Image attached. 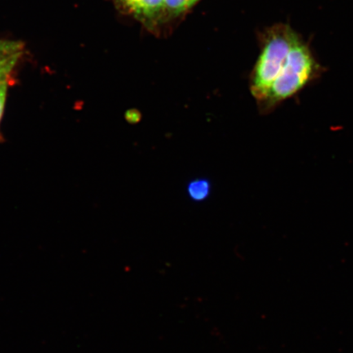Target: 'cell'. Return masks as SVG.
Segmentation results:
<instances>
[{
	"label": "cell",
	"mask_w": 353,
	"mask_h": 353,
	"mask_svg": "<svg viewBox=\"0 0 353 353\" xmlns=\"http://www.w3.org/2000/svg\"><path fill=\"white\" fill-rule=\"evenodd\" d=\"M8 74L0 73V81H4V79H8Z\"/></svg>",
	"instance_id": "cell-9"
},
{
	"label": "cell",
	"mask_w": 353,
	"mask_h": 353,
	"mask_svg": "<svg viewBox=\"0 0 353 353\" xmlns=\"http://www.w3.org/2000/svg\"><path fill=\"white\" fill-rule=\"evenodd\" d=\"M125 119L131 125H136L142 120V116L138 110H131L126 112Z\"/></svg>",
	"instance_id": "cell-8"
},
{
	"label": "cell",
	"mask_w": 353,
	"mask_h": 353,
	"mask_svg": "<svg viewBox=\"0 0 353 353\" xmlns=\"http://www.w3.org/2000/svg\"><path fill=\"white\" fill-rule=\"evenodd\" d=\"M212 184L208 179L198 178L190 181L187 186V193L194 202H204L210 196Z\"/></svg>",
	"instance_id": "cell-5"
},
{
	"label": "cell",
	"mask_w": 353,
	"mask_h": 353,
	"mask_svg": "<svg viewBox=\"0 0 353 353\" xmlns=\"http://www.w3.org/2000/svg\"><path fill=\"white\" fill-rule=\"evenodd\" d=\"M201 0H165L168 19H174L186 12Z\"/></svg>",
	"instance_id": "cell-6"
},
{
	"label": "cell",
	"mask_w": 353,
	"mask_h": 353,
	"mask_svg": "<svg viewBox=\"0 0 353 353\" xmlns=\"http://www.w3.org/2000/svg\"><path fill=\"white\" fill-rule=\"evenodd\" d=\"M117 10L130 16L152 32L168 19L165 0H112Z\"/></svg>",
	"instance_id": "cell-3"
},
{
	"label": "cell",
	"mask_w": 353,
	"mask_h": 353,
	"mask_svg": "<svg viewBox=\"0 0 353 353\" xmlns=\"http://www.w3.org/2000/svg\"><path fill=\"white\" fill-rule=\"evenodd\" d=\"M321 66L316 61L310 46L299 37L293 44L281 72L269 88L258 105L263 113H268L278 105L292 98L321 76Z\"/></svg>",
	"instance_id": "cell-1"
},
{
	"label": "cell",
	"mask_w": 353,
	"mask_h": 353,
	"mask_svg": "<svg viewBox=\"0 0 353 353\" xmlns=\"http://www.w3.org/2000/svg\"><path fill=\"white\" fill-rule=\"evenodd\" d=\"M23 48L19 41L0 39V73L10 74L23 54Z\"/></svg>",
	"instance_id": "cell-4"
},
{
	"label": "cell",
	"mask_w": 353,
	"mask_h": 353,
	"mask_svg": "<svg viewBox=\"0 0 353 353\" xmlns=\"http://www.w3.org/2000/svg\"><path fill=\"white\" fill-rule=\"evenodd\" d=\"M8 85V79L0 81V120H1L4 105H6Z\"/></svg>",
	"instance_id": "cell-7"
},
{
	"label": "cell",
	"mask_w": 353,
	"mask_h": 353,
	"mask_svg": "<svg viewBox=\"0 0 353 353\" xmlns=\"http://www.w3.org/2000/svg\"><path fill=\"white\" fill-rule=\"evenodd\" d=\"M298 37L299 34L285 23L272 26L262 34L261 50L250 77L251 94L257 103L281 72Z\"/></svg>",
	"instance_id": "cell-2"
}]
</instances>
